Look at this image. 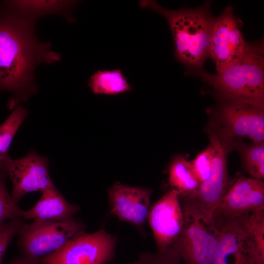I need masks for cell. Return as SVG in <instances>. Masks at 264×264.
<instances>
[{"label": "cell", "instance_id": "cell-14", "mask_svg": "<svg viewBox=\"0 0 264 264\" xmlns=\"http://www.w3.org/2000/svg\"><path fill=\"white\" fill-rule=\"evenodd\" d=\"M218 228L220 239L213 264H257L252 248L236 221Z\"/></svg>", "mask_w": 264, "mask_h": 264}, {"label": "cell", "instance_id": "cell-5", "mask_svg": "<svg viewBox=\"0 0 264 264\" xmlns=\"http://www.w3.org/2000/svg\"><path fill=\"white\" fill-rule=\"evenodd\" d=\"M216 126L208 131L209 143L214 149L210 176L199 184L194 193L182 198L211 218L213 211L233 181L229 176L227 163V155L232 148L233 137L220 125L216 124Z\"/></svg>", "mask_w": 264, "mask_h": 264}, {"label": "cell", "instance_id": "cell-18", "mask_svg": "<svg viewBox=\"0 0 264 264\" xmlns=\"http://www.w3.org/2000/svg\"><path fill=\"white\" fill-rule=\"evenodd\" d=\"M168 180L171 189L177 192L180 198H186L193 194L199 185L191 161L179 155L172 162L168 172Z\"/></svg>", "mask_w": 264, "mask_h": 264}, {"label": "cell", "instance_id": "cell-8", "mask_svg": "<svg viewBox=\"0 0 264 264\" xmlns=\"http://www.w3.org/2000/svg\"><path fill=\"white\" fill-rule=\"evenodd\" d=\"M218 92L220 126L232 137L264 142V103Z\"/></svg>", "mask_w": 264, "mask_h": 264}, {"label": "cell", "instance_id": "cell-17", "mask_svg": "<svg viewBox=\"0 0 264 264\" xmlns=\"http://www.w3.org/2000/svg\"><path fill=\"white\" fill-rule=\"evenodd\" d=\"M250 244L257 264H264V208L236 220Z\"/></svg>", "mask_w": 264, "mask_h": 264}, {"label": "cell", "instance_id": "cell-23", "mask_svg": "<svg viewBox=\"0 0 264 264\" xmlns=\"http://www.w3.org/2000/svg\"><path fill=\"white\" fill-rule=\"evenodd\" d=\"M145 264H190L171 246L161 252H144L139 259Z\"/></svg>", "mask_w": 264, "mask_h": 264}, {"label": "cell", "instance_id": "cell-19", "mask_svg": "<svg viewBox=\"0 0 264 264\" xmlns=\"http://www.w3.org/2000/svg\"><path fill=\"white\" fill-rule=\"evenodd\" d=\"M88 84L92 92L97 94L117 95L132 89L119 69L97 70L90 76Z\"/></svg>", "mask_w": 264, "mask_h": 264}, {"label": "cell", "instance_id": "cell-9", "mask_svg": "<svg viewBox=\"0 0 264 264\" xmlns=\"http://www.w3.org/2000/svg\"><path fill=\"white\" fill-rule=\"evenodd\" d=\"M264 208V182L238 175L215 208L212 218L218 227Z\"/></svg>", "mask_w": 264, "mask_h": 264}, {"label": "cell", "instance_id": "cell-26", "mask_svg": "<svg viewBox=\"0 0 264 264\" xmlns=\"http://www.w3.org/2000/svg\"><path fill=\"white\" fill-rule=\"evenodd\" d=\"M34 260L25 258L22 256H18L11 259L7 264H38Z\"/></svg>", "mask_w": 264, "mask_h": 264}, {"label": "cell", "instance_id": "cell-2", "mask_svg": "<svg viewBox=\"0 0 264 264\" xmlns=\"http://www.w3.org/2000/svg\"><path fill=\"white\" fill-rule=\"evenodd\" d=\"M211 3L207 1L196 8L169 10L155 0H143L139 3L140 7L152 10L165 18L172 35L176 59L200 73L209 57L215 19L210 12Z\"/></svg>", "mask_w": 264, "mask_h": 264}, {"label": "cell", "instance_id": "cell-24", "mask_svg": "<svg viewBox=\"0 0 264 264\" xmlns=\"http://www.w3.org/2000/svg\"><path fill=\"white\" fill-rule=\"evenodd\" d=\"M213 155L214 149L209 143L207 148L191 161L194 172L199 184L207 180L210 176Z\"/></svg>", "mask_w": 264, "mask_h": 264}, {"label": "cell", "instance_id": "cell-10", "mask_svg": "<svg viewBox=\"0 0 264 264\" xmlns=\"http://www.w3.org/2000/svg\"><path fill=\"white\" fill-rule=\"evenodd\" d=\"M4 164L7 176L12 181L11 195L17 202L29 193L42 192L54 185L49 173L47 157L33 150L19 159L8 156Z\"/></svg>", "mask_w": 264, "mask_h": 264}, {"label": "cell", "instance_id": "cell-11", "mask_svg": "<svg viewBox=\"0 0 264 264\" xmlns=\"http://www.w3.org/2000/svg\"><path fill=\"white\" fill-rule=\"evenodd\" d=\"M242 23L232 6L226 7L215 19L209 57L219 72L238 61L243 53L246 42L240 31Z\"/></svg>", "mask_w": 264, "mask_h": 264}, {"label": "cell", "instance_id": "cell-6", "mask_svg": "<svg viewBox=\"0 0 264 264\" xmlns=\"http://www.w3.org/2000/svg\"><path fill=\"white\" fill-rule=\"evenodd\" d=\"M87 226L72 218L63 221L24 222L19 229L18 247L22 256L37 261L56 251L75 235L85 232Z\"/></svg>", "mask_w": 264, "mask_h": 264}, {"label": "cell", "instance_id": "cell-25", "mask_svg": "<svg viewBox=\"0 0 264 264\" xmlns=\"http://www.w3.org/2000/svg\"><path fill=\"white\" fill-rule=\"evenodd\" d=\"M23 220L22 218L10 220L0 228V264H2V260L8 245L18 234Z\"/></svg>", "mask_w": 264, "mask_h": 264}, {"label": "cell", "instance_id": "cell-7", "mask_svg": "<svg viewBox=\"0 0 264 264\" xmlns=\"http://www.w3.org/2000/svg\"><path fill=\"white\" fill-rule=\"evenodd\" d=\"M116 238L104 228L80 233L54 252L43 257L42 264H107L114 258Z\"/></svg>", "mask_w": 264, "mask_h": 264}, {"label": "cell", "instance_id": "cell-13", "mask_svg": "<svg viewBox=\"0 0 264 264\" xmlns=\"http://www.w3.org/2000/svg\"><path fill=\"white\" fill-rule=\"evenodd\" d=\"M152 193L148 188L115 182L108 190L110 212L119 220L141 228L147 220Z\"/></svg>", "mask_w": 264, "mask_h": 264}, {"label": "cell", "instance_id": "cell-16", "mask_svg": "<svg viewBox=\"0 0 264 264\" xmlns=\"http://www.w3.org/2000/svg\"><path fill=\"white\" fill-rule=\"evenodd\" d=\"M78 2L75 0H6L1 6L9 11L24 18L36 22L38 19L49 15H59L69 23H74L72 11Z\"/></svg>", "mask_w": 264, "mask_h": 264}, {"label": "cell", "instance_id": "cell-21", "mask_svg": "<svg viewBox=\"0 0 264 264\" xmlns=\"http://www.w3.org/2000/svg\"><path fill=\"white\" fill-rule=\"evenodd\" d=\"M13 110L0 125V164L9 156L8 151L13 138L28 114L27 109L20 105Z\"/></svg>", "mask_w": 264, "mask_h": 264}, {"label": "cell", "instance_id": "cell-1", "mask_svg": "<svg viewBox=\"0 0 264 264\" xmlns=\"http://www.w3.org/2000/svg\"><path fill=\"white\" fill-rule=\"evenodd\" d=\"M36 22L0 6V92L12 97L7 107L13 110L37 92L35 70L42 63L60 62V53L35 34Z\"/></svg>", "mask_w": 264, "mask_h": 264}, {"label": "cell", "instance_id": "cell-15", "mask_svg": "<svg viewBox=\"0 0 264 264\" xmlns=\"http://www.w3.org/2000/svg\"><path fill=\"white\" fill-rule=\"evenodd\" d=\"M79 210V206L68 202L54 185L42 192L33 207L23 210L22 218L35 221H63L73 218Z\"/></svg>", "mask_w": 264, "mask_h": 264}, {"label": "cell", "instance_id": "cell-3", "mask_svg": "<svg viewBox=\"0 0 264 264\" xmlns=\"http://www.w3.org/2000/svg\"><path fill=\"white\" fill-rule=\"evenodd\" d=\"M204 82L218 91L264 103V42L247 43L241 58L221 71H202Z\"/></svg>", "mask_w": 264, "mask_h": 264}, {"label": "cell", "instance_id": "cell-22", "mask_svg": "<svg viewBox=\"0 0 264 264\" xmlns=\"http://www.w3.org/2000/svg\"><path fill=\"white\" fill-rule=\"evenodd\" d=\"M6 176L4 161L0 164V228L8 220L22 218L23 211L8 192L5 183Z\"/></svg>", "mask_w": 264, "mask_h": 264}, {"label": "cell", "instance_id": "cell-27", "mask_svg": "<svg viewBox=\"0 0 264 264\" xmlns=\"http://www.w3.org/2000/svg\"><path fill=\"white\" fill-rule=\"evenodd\" d=\"M132 264H144L142 262L138 260L136 262H134V263H132Z\"/></svg>", "mask_w": 264, "mask_h": 264}, {"label": "cell", "instance_id": "cell-4", "mask_svg": "<svg viewBox=\"0 0 264 264\" xmlns=\"http://www.w3.org/2000/svg\"><path fill=\"white\" fill-rule=\"evenodd\" d=\"M184 217L182 232L171 245L190 264H213L220 230L212 218L180 198Z\"/></svg>", "mask_w": 264, "mask_h": 264}, {"label": "cell", "instance_id": "cell-12", "mask_svg": "<svg viewBox=\"0 0 264 264\" xmlns=\"http://www.w3.org/2000/svg\"><path fill=\"white\" fill-rule=\"evenodd\" d=\"M147 220L157 251H164L177 240L183 227L184 217L178 193L171 189L164 194L150 207Z\"/></svg>", "mask_w": 264, "mask_h": 264}, {"label": "cell", "instance_id": "cell-20", "mask_svg": "<svg viewBox=\"0 0 264 264\" xmlns=\"http://www.w3.org/2000/svg\"><path fill=\"white\" fill-rule=\"evenodd\" d=\"M232 148L240 154L243 165L252 178L264 179V142L247 143L240 138L233 137Z\"/></svg>", "mask_w": 264, "mask_h": 264}]
</instances>
